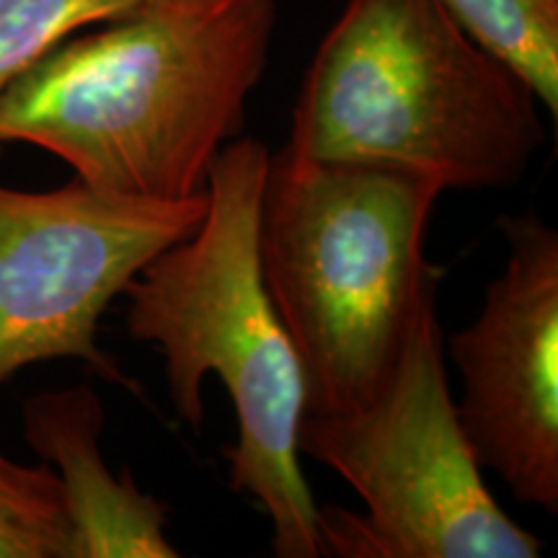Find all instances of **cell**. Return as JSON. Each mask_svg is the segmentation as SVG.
<instances>
[{
	"mask_svg": "<svg viewBox=\"0 0 558 558\" xmlns=\"http://www.w3.org/2000/svg\"><path fill=\"white\" fill-rule=\"evenodd\" d=\"M277 19V0H135L5 88L0 143L37 145L120 197H202L241 135Z\"/></svg>",
	"mask_w": 558,
	"mask_h": 558,
	"instance_id": "6da1fadb",
	"label": "cell"
},
{
	"mask_svg": "<svg viewBox=\"0 0 558 558\" xmlns=\"http://www.w3.org/2000/svg\"><path fill=\"white\" fill-rule=\"evenodd\" d=\"M269 156L254 137L230 140L218 153L205 218L124 288V324L132 339L163 354L171 407L194 432L205 424V378L218 375L239 424V439L226 448L230 488L259 501L279 558H318V505L298 450L303 369L256 248Z\"/></svg>",
	"mask_w": 558,
	"mask_h": 558,
	"instance_id": "7a4b0ae2",
	"label": "cell"
},
{
	"mask_svg": "<svg viewBox=\"0 0 558 558\" xmlns=\"http://www.w3.org/2000/svg\"><path fill=\"white\" fill-rule=\"evenodd\" d=\"M541 99L442 0H347L300 86L284 150L509 190L546 145Z\"/></svg>",
	"mask_w": 558,
	"mask_h": 558,
	"instance_id": "3957f363",
	"label": "cell"
},
{
	"mask_svg": "<svg viewBox=\"0 0 558 558\" xmlns=\"http://www.w3.org/2000/svg\"><path fill=\"white\" fill-rule=\"evenodd\" d=\"M442 190L407 171L269 156L256 248L305 383V414L365 407L386 386L442 269L424 243Z\"/></svg>",
	"mask_w": 558,
	"mask_h": 558,
	"instance_id": "277c9868",
	"label": "cell"
},
{
	"mask_svg": "<svg viewBox=\"0 0 558 558\" xmlns=\"http://www.w3.org/2000/svg\"><path fill=\"white\" fill-rule=\"evenodd\" d=\"M298 450L344 478L365 505V514L318 507L320 556H541V541L488 492L460 429L435 300L416 316L386 386L360 409L305 414Z\"/></svg>",
	"mask_w": 558,
	"mask_h": 558,
	"instance_id": "5b68a950",
	"label": "cell"
},
{
	"mask_svg": "<svg viewBox=\"0 0 558 558\" xmlns=\"http://www.w3.org/2000/svg\"><path fill=\"white\" fill-rule=\"evenodd\" d=\"M205 213L207 194L120 197L78 177L52 192L0 186V383L39 362L81 360L140 393L99 347V320L145 264L190 239Z\"/></svg>",
	"mask_w": 558,
	"mask_h": 558,
	"instance_id": "8992f818",
	"label": "cell"
},
{
	"mask_svg": "<svg viewBox=\"0 0 558 558\" xmlns=\"http://www.w3.org/2000/svg\"><path fill=\"white\" fill-rule=\"evenodd\" d=\"M507 262L469 329L450 337L463 378L460 429L520 505L558 512V233L501 218Z\"/></svg>",
	"mask_w": 558,
	"mask_h": 558,
	"instance_id": "52a82bcc",
	"label": "cell"
},
{
	"mask_svg": "<svg viewBox=\"0 0 558 558\" xmlns=\"http://www.w3.org/2000/svg\"><path fill=\"white\" fill-rule=\"evenodd\" d=\"M107 424L94 388L39 393L24 403V435L54 465L70 520V558H177L166 538V505L120 478L101 456Z\"/></svg>",
	"mask_w": 558,
	"mask_h": 558,
	"instance_id": "ba28073f",
	"label": "cell"
},
{
	"mask_svg": "<svg viewBox=\"0 0 558 558\" xmlns=\"http://www.w3.org/2000/svg\"><path fill=\"white\" fill-rule=\"evenodd\" d=\"M442 5L558 114V0H442Z\"/></svg>",
	"mask_w": 558,
	"mask_h": 558,
	"instance_id": "9c48e42d",
	"label": "cell"
},
{
	"mask_svg": "<svg viewBox=\"0 0 558 558\" xmlns=\"http://www.w3.org/2000/svg\"><path fill=\"white\" fill-rule=\"evenodd\" d=\"M0 558H70V520L58 473L0 452Z\"/></svg>",
	"mask_w": 558,
	"mask_h": 558,
	"instance_id": "30bf717a",
	"label": "cell"
},
{
	"mask_svg": "<svg viewBox=\"0 0 558 558\" xmlns=\"http://www.w3.org/2000/svg\"><path fill=\"white\" fill-rule=\"evenodd\" d=\"M130 5L135 0H0V96L70 34L122 16Z\"/></svg>",
	"mask_w": 558,
	"mask_h": 558,
	"instance_id": "8fae6325",
	"label": "cell"
}]
</instances>
